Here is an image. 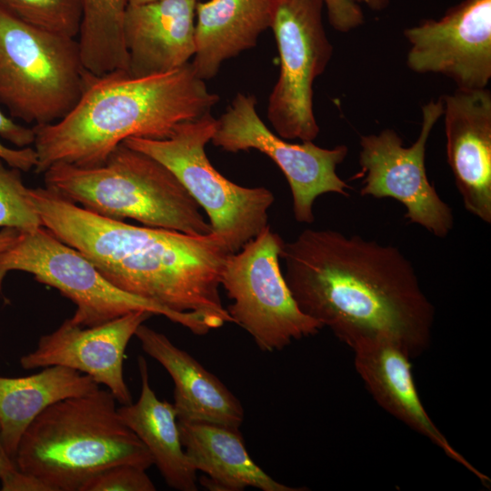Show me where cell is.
Segmentation results:
<instances>
[{"label":"cell","mask_w":491,"mask_h":491,"mask_svg":"<svg viewBox=\"0 0 491 491\" xmlns=\"http://www.w3.org/2000/svg\"><path fill=\"white\" fill-rule=\"evenodd\" d=\"M280 259L300 310L352 349L385 341L414 358L429 347L435 308L397 247L306 228L284 243Z\"/></svg>","instance_id":"cell-1"},{"label":"cell","mask_w":491,"mask_h":491,"mask_svg":"<svg viewBox=\"0 0 491 491\" xmlns=\"http://www.w3.org/2000/svg\"><path fill=\"white\" fill-rule=\"evenodd\" d=\"M30 195L42 225L118 288L174 312L201 315L215 329L233 323L219 292L232 253L215 234L130 225L95 214L47 187L30 188Z\"/></svg>","instance_id":"cell-2"},{"label":"cell","mask_w":491,"mask_h":491,"mask_svg":"<svg viewBox=\"0 0 491 491\" xmlns=\"http://www.w3.org/2000/svg\"><path fill=\"white\" fill-rule=\"evenodd\" d=\"M218 101L191 63L146 76L124 70L101 75L86 72L69 113L55 123L33 125L35 172L44 174L61 163L100 165L126 139L167 138L181 123L209 114Z\"/></svg>","instance_id":"cell-3"},{"label":"cell","mask_w":491,"mask_h":491,"mask_svg":"<svg viewBox=\"0 0 491 491\" xmlns=\"http://www.w3.org/2000/svg\"><path fill=\"white\" fill-rule=\"evenodd\" d=\"M116 399L100 387L46 407L23 434L17 468L50 491H80L100 472L122 464L147 469L152 456L123 422Z\"/></svg>","instance_id":"cell-4"},{"label":"cell","mask_w":491,"mask_h":491,"mask_svg":"<svg viewBox=\"0 0 491 491\" xmlns=\"http://www.w3.org/2000/svg\"><path fill=\"white\" fill-rule=\"evenodd\" d=\"M45 187L99 215L203 235L212 232L201 207L163 164L122 143L100 165L55 164Z\"/></svg>","instance_id":"cell-5"},{"label":"cell","mask_w":491,"mask_h":491,"mask_svg":"<svg viewBox=\"0 0 491 491\" xmlns=\"http://www.w3.org/2000/svg\"><path fill=\"white\" fill-rule=\"evenodd\" d=\"M86 72L76 38L0 8V103L12 118L34 125L60 120L78 101Z\"/></svg>","instance_id":"cell-6"},{"label":"cell","mask_w":491,"mask_h":491,"mask_svg":"<svg viewBox=\"0 0 491 491\" xmlns=\"http://www.w3.org/2000/svg\"><path fill=\"white\" fill-rule=\"evenodd\" d=\"M215 125L209 113L181 123L167 138L130 137L123 143L166 166L205 210L212 233L235 253L269 225L275 195L263 186L236 185L213 166L205 145Z\"/></svg>","instance_id":"cell-7"},{"label":"cell","mask_w":491,"mask_h":491,"mask_svg":"<svg viewBox=\"0 0 491 491\" xmlns=\"http://www.w3.org/2000/svg\"><path fill=\"white\" fill-rule=\"evenodd\" d=\"M10 271L29 273L38 283L58 290L76 306L71 322L83 327L145 310L164 316L197 336L214 329L201 315L174 312L118 288L87 257L44 226L21 232L17 241L0 254V292Z\"/></svg>","instance_id":"cell-8"},{"label":"cell","mask_w":491,"mask_h":491,"mask_svg":"<svg viewBox=\"0 0 491 491\" xmlns=\"http://www.w3.org/2000/svg\"><path fill=\"white\" fill-rule=\"evenodd\" d=\"M285 241L267 225L239 251L228 256L221 286L232 300L226 310L265 352L316 335L323 326L304 314L280 267Z\"/></svg>","instance_id":"cell-9"},{"label":"cell","mask_w":491,"mask_h":491,"mask_svg":"<svg viewBox=\"0 0 491 491\" xmlns=\"http://www.w3.org/2000/svg\"><path fill=\"white\" fill-rule=\"evenodd\" d=\"M270 28L280 56L279 77L269 95L267 118L286 140L314 141L319 134L313 84L333 54L323 24V0H271Z\"/></svg>","instance_id":"cell-10"},{"label":"cell","mask_w":491,"mask_h":491,"mask_svg":"<svg viewBox=\"0 0 491 491\" xmlns=\"http://www.w3.org/2000/svg\"><path fill=\"white\" fill-rule=\"evenodd\" d=\"M211 142L226 152L255 149L270 157L287 180L294 216L299 223L315 221L313 208L318 196L326 193L349 195L350 185L336 173V167L347 155V146L323 148L313 141L287 142L259 117L254 95L236 94L225 112L216 119Z\"/></svg>","instance_id":"cell-11"},{"label":"cell","mask_w":491,"mask_h":491,"mask_svg":"<svg viewBox=\"0 0 491 491\" xmlns=\"http://www.w3.org/2000/svg\"><path fill=\"white\" fill-rule=\"evenodd\" d=\"M443 109L441 98L422 106L420 134L410 146H404L398 134L386 128L378 134L362 135L359 153L361 195L397 200L405 206L409 223L439 238L453 230L454 215L428 180L425 155L426 142Z\"/></svg>","instance_id":"cell-12"},{"label":"cell","mask_w":491,"mask_h":491,"mask_svg":"<svg viewBox=\"0 0 491 491\" xmlns=\"http://www.w3.org/2000/svg\"><path fill=\"white\" fill-rule=\"evenodd\" d=\"M406 65L418 74L437 73L457 89L486 88L491 78V0H464L439 19L404 31Z\"/></svg>","instance_id":"cell-13"},{"label":"cell","mask_w":491,"mask_h":491,"mask_svg":"<svg viewBox=\"0 0 491 491\" xmlns=\"http://www.w3.org/2000/svg\"><path fill=\"white\" fill-rule=\"evenodd\" d=\"M153 315L134 311L92 327L65 319L55 331L42 336L35 350L20 358V365L25 370L51 366L72 368L105 386L120 404L129 405L133 401L124 377L125 353L139 326Z\"/></svg>","instance_id":"cell-14"},{"label":"cell","mask_w":491,"mask_h":491,"mask_svg":"<svg viewBox=\"0 0 491 491\" xmlns=\"http://www.w3.org/2000/svg\"><path fill=\"white\" fill-rule=\"evenodd\" d=\"M441 99L447 162L464 206L491 224V93L457 89Z\"/></svg>","instance_id":"cell-15"},{"label":"cell","mask_w":491,"mask_h":491,"mask_svg":"<svg viewBox=\"0 0 491 491\" xmlns=\"http://www.w3.org/2000/svg\"><path fill=\"white\" fill-rule=\"evenodd\" d=\"M352 350L356 372L382 408L426 436L448 457L476 476L482 484L489 486V477L454 448L430 418L416 389L411 358L400 347L385 341H373L361 344Z\"/></svg>","instance_id":"cell-16"},{"label":"cell","mask_w":491,"mask_h":491,"mask_svg":"<svg viewBox=\"0 0 491 491\" xmlns=\"http://www.w3.org/2000/svg\"><path fill=\"white\" fill-rule=\"evenodd\" d=\"M196 0H156L127 5L123 35L128 72L146 76L189 63L195 53Z\"/></svg>","instance_id":"cell-17"},{"label":"cell","mask_w":491,"mask_h":491,"mask_svg":"<svg viewBox=\"0 0 491 491\" xmlns=\"http://www.w3.org/2000/svg\"><path fill=\"white\" fill-rule=\"evenodd\" d=\"M135 336L143 351L170 375L177 420L205 422L239 428L244 408L237 397L214 374L163 333L142 324Z\"/></svg>","instance_id":"cell-18"},{"label":"cell","mask_w":491,"mask_h":491,"mask_svg":"<svg viewBox=\"0 0 491 491\" xmlns=\"http://www.w3.org/2000/svg\"><path fill=\"white\" fill-rule=\"evenodd\" d=\"M185 452L194 468L203 472L201 483L210 490L299 491L279 483L249 456L239 428L205 422L177 420Z\"/></svg>","instance_id":"cell-19"},{"label":"cell","mask_w":491,"mask_h":491,"mask_svg":"<svg viewBox=\"0 0 491 491\" xmlns=\"http://www.w3.org/2000/svg\"><path fill=\"white\" fill-rule=\"evenodd\" d=\"M271 0L196 2L195 53L191 63L197 76L213 78L221 64L255 47L270 28Z\"/></svg>","instance_id":"cell-20"},{"label":"cell","mask_w":491,"mask_h":491,"mask_svg":"<svg viewBox=\"0 0 491 491\" xmlns=\"http://www.w3.org/2000/svg\"><path fill=\"white\" fill-rule=\"evenodd\" d=\"M141 392L135 403L117 408L123 422L150 452L165 483L175 490L196 491L197 471L181 443L174 405L160 400L150 386L146 360L137 359Z\"/></svg>","instance_id":"cell-21"},{"label":"cell","mask_w":491,"mask_h":491,"mask_svg":"<svg viewBox=\"0 0 491 491\" xmlns=\"http://www.w3.org/2000/svg\"><path fill=\"white\" fill-rule=\"evenodd\" d=\"M99 387L89 376L62 366L22 377L0 376V432L10 457L15 461L23 434L46 407Z\"/></svg>","instance_id":"cell-22"},{"label":"cell","mask_w":491,"mask_h":491,"mask_svg":"<svg viewBox=\"0 0 491 491\" xmlns=\"http://www.w3.org/2000/svg\"><path fill=\"white\" fill-rule=\"evenodd\" d=\"M83 17L77 39L85 69L95 75L128 71L123 35L126 0H82Z\"/></svg>","instance_id":"cell-23"},{"label":"cell","mask_w":491,"mask_h":491,"mask_svg":"<svg viewBox=\"0 0 491 491\" xmlns=\"http://www.w3.org/2000/svg\"><path fill=\"white\" fill-rule=\"evenodd\" d=\"M0 8L54 34L76 38L80 32L82 0H0Z\"/></svg>","instance_id":"cell-24"},{"label":"cell","mask_w":491,"mask_h":491,"mask_svg":"<svg viewBox=\"0 0 491 491\" xmlns=\"http://www.w3.org/2000/svg\"><path fill=\"white\" fill-rule=\"evenodd\" d=\"M21 172L0 159V227L32 232L43 225Z\"/></svg>","instance_id":"cell-25"},{"label":"cell","mask_w":491,"mask_h":491,"mask_svg":"<svg viewBox=\"0 0 491 491\" xmlns=\"http://www.w3.org/2000/svg\"><path fill=\"white\" fill-rule=\"evenodd\" d=\"M33 127L16 123L0 109V159L8 166L22 172L35 169L37 154L31 145L35 143Z\"/></svg>","instance_id":"cell-26"},{"label":"cell","mask_w":491,"mask_h":491,"mask_svg":"<svg viewBox=\"0 0 491 491\" xmlns=\"http://www.w3.org/2000/svg\"><path fill=\"white\" fill-rule=\"evenodd\" d=\"M155 486L141 467L122 464L91 477L80 491H155Z\"/></svg>","instance_id":"cell-27"},{"label":"cell","mask_w":491,"mask_h":491,"mask_svg":"<svg viewBox=\"0 0 491 491\" xmlns=\"http://www.w3.org/2000/svg\"><path fill=\"white\" fill-rule=\"evenodd\" d=\"M327 16L333 28L341 33H347L364 21V14L358 4L353 0H323Z\"/></svg>","instance_id":"cell-28"},{"label":"cell","mask_w":491,"mask_h":491,"mask_svg":"<svg viewBox=\"0 0 491 491\" xmlns=\"http://www.w3.org/2000/svg\"><path fill=\"white\" fill-rule=\"evenodd\" d=\"M1 489L3 491H50L41 480L19 469L1 482Z\"/></svg>","instance_id":"cell-29"},{"label":"cell","mask_w":491,"mask_h":491,"mask_svg":"<svg viewBox=\"0 0 491 491\" xmlns=\"http://www.w3.org/2000/svg\"><path fill=\"white\" fill-rule=\"evenodd\" d=\"M18 468L15 461L7 454L1 437L0 432V481H4Z\"/></svg>","instance_id":"cell-30"},{"label":"cell","mask_w":491,"mask_h":491,"mask_svg":"<svg viewBox=\"0 0 491 491\" xmlns=\"http://www.w3.org/2000/svg\"><path fill=\"white\" fill-rule=\"evenodd\" d=\"M21 232L15 228H3L0 230V254L7 250L18 239Z\"/></svg>","instance_id":"cell-31"},{"label":"cell","mask_w":491,"mask_h":491,"mask_svg":"<svg viewBox=\"0 0 491 491\" xmlns=\"http://www.w3.org/2000/svg\"><path fill=\"white\" fill-rule=\"evenodd\" d=\"M356 4H365L373 11H381L387 7L390 0H353Z\"/></svg>","instance_id":"cell-32"},{"label":"cell","mask_w":491,"mask_h":491,"mask_svg":"<svg viewBox=\"0 0 491 491\" xmlns=\"http://www.w3.org/2000/svg\"><path fill=\"white\" fill-rule=\"evenodd\" d=\"M154 1H156V0H126V3L127 5H143V4L151 3Z\"/></svg>","instance_id":"cell-33"},{"label":"cell","mask_w":491,"mask_h":491,"mask_svg":"<svg viewBox=\"0 0 491 491\" xmlns=\"http://www.w3.org/2000/svg\"><path fill=\"white\" fill-rule=\"evenodd\" d=\"M197 1V0H196Z\"/></svg>","instance_id":"cell-34"}]
</instances>
